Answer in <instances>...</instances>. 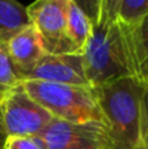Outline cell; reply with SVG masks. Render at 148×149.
Listing matches in <instances>:
<instances>
[{
  "mask_svg": "<svg viewBox=\"0 0 148 149\" xmlns=\"http://www.w3.org/2000/svg\"><path fill=\"white\" fill-rule=\"evenodd\" d=\"M89 7H81L92 22V33L81 56L87 80L93 89L134 74L125 36L108 0L89 3Z\"/></svg>",
  "mask_w": 148,
  "mask_h": 149,
  "instance_id": "obj_1",
  "label": "cell"
},
{
  "mask_svg": "<svg viewBox=\"0 0 148 149\" xmlns=\"http://www.w3.org/2000/svg\"><path fill=\"white\" fill-rule=\"evenodd\" d=\"M144 82L134 76L94 86L108 130L109 149H139L140 101Z\"/></svg>",
  "mask_w": 148,
  "mask_h": 149,
  "instance_id": "obj_2",
  "label": "cell"
},
{
  "mask_svg": "<svg viewBox=\"0 0 148 149\" xmlns=\"http://www.w3.org/2000/svg\"><path fill=\"white\" fill-rule=\"evenodd\" d=\"M21 84L26 93L52 118L71 123H104L96 95L89 88L38 80H22Z\"/></svg>",
  "mask_w": 148,
  "mask_h": 149,
  "instance_id": "obj_3",
  "label": "cell"
},
{
  "mask_svg": "<svg viewBox=\"0 0 148 149\" xmlns=\"http://www.w3.org/2000/svg\"><path fill=\"white\" fill-rule=\"evenodd\" d=\"M51 119L26 93L21 81L0 94V120L7 136H36Z\"/></svg>",
  "mask_w": 148,
  "mask_h": 149,
  "instance_id": "obj_4",
  "label": "cell"
},
{
  "mask_svg": "<svg viewBox=\"0 0 148 149\" xmlns=\"http://www.w3.org/2000/svg\"><path fill=\"white\" fill-rule=\"evenodd\" d=\"M34 137L43 149H109L108 130L101 122L71 123L52 118Z\"/></svg>",
  "mask_w": 148,
  "mask_h": 149,
  "instance_id": "obj_5",
  "label": "cell"
},
{
  "mask_svg": "<svg viewBox=\"0 0 148 149\" xmlns=\"http://www.w3.org/2000/svg\"><path fill=\"white\" fill-rule=\"evenodd\" d=\"M67 0H38L28 5V13L45 54H72L66 36Z\"/></svg>",
  "mask_w": 148,
  "mask_h": 149,
  "instance_id": "obj_6",
  "label": "cell"
},
{
  "mask_svg": "<svg viewBox=\"0 0 148 149\" xmlns=\"http://www.w3.org/2000/svg\"><path fill=\"white\" fill-rule=\"evenodd\" d=\"M25 80H38L92 89L84 72L83 56L76 54H45Z\"/></svg>",
  "mask_w": 148,
  "mask_h": 149,
  "instance_id": "obj_7",
  "label": "cell"
},
{
  "mask_svg": "<svg viewBox=\"0 0 148 149\" xmlns=\"http://www.w3.org/2000/svg\"><path fill=\"white\" fill-rule=\"evenodd\" d=\"M8 55L20 80H25L45 55L41 41L33 25L16 34L5 43Z\"/></svg>",
  "mask_w": 148,
  "mask_h": 149,
  "instance_id": "obj_8",
  "label": "cell"
},
{
  "mask_svg": "<svg viewBox=\"0 0 148 149\" xmlns=\"http://www.w3.org/2000/svg\"><path fill=\"white\" fill-rule=\"evenodd\" d=\"M119 26L125 36L134 77L146 84L148 82V16L135 28L121 24Z\"/></svg>",
  "mask_w": 148,
  "mask_h": 149,
  "instance_id": "obj_9",
  "label": "cell"
},
{
  "mask_svg": "<svg viewBox=\"0 0 148 149\" xmlns=\"http://www.w3.org/2000/svg\"><path fill=\"white\" fill-rule=\"evenodd\" d=\"M92 33V22L79 1L67 0L66 4V36L72 54L81 55Z\"/></svg>",
  "mask_w": 148,
  "mask_h": 149,
  "instance_id": "obj_10",
  "label": "cell"
},
{
  "mask_svg": "<svg viewBox=\"0 0 148 149\" xmlns=\"http://www.w3.org/2000/svg\"><path fill=\"white\" fill-rule=\"evenodd\" d=\"M30 25V16L25 5L15 0H0V43L5 45Z\"/></svg>",
  "mask_w": 148,
  "mask_h": 149,
  "instance_id": "obj_11",
  "label": "cell"
},
{
  "mask_svg": "<svg viewBox=\"0 0 148 149\" xmlns=\"http://www.w3.org/2000/svg\"><path fill=\"white\" fill-rule=\"evenodd\" d=\"M115 20L123 26L135 28L148 16V0H108Z\"/></svg>",
  "mask_w": 148,
  "mask_h": 149,
  "instance_id": "obj_12",
  "label": "cell"
},
{
  "mask_svg": "<svg viewBox=\"0 0 148 149\" xmlns=\"http://www.w3.org/2000/svg\"><path fill=\"white\" fill-rule=\"evenodd\" d=\"M20 81V77L16 73L10 58L8 55L7 47L4 43H0V94L15 86Z\"/></svg>",
  "mask_w": 148,
  "mask_h": 149,
  "instance_id": "obj_13",
  "label": "cell"
},
{
  "mask_svg": "<svg viewBox=\"0 0 148 149\" xmlns=\"http://www.w3.org/2000/svg\"><path fill=\"white\" fill-rule=\"evenodd\" d=\"M139 149H148V82L144 84L140 101V127H139Z\"/></svg>",
  "mask_w": 148,
  "mask_h": 149,
  "instance_id": "obj_14",
  "label": "cell"
},
{
  "mask_svg": "<svg viewBox=\"0 0 148 149\" xmlns=\"http://www.w3.org/2000/svg\"><path fill=\"white\" fill-rule=\"evenodd\" d=\"M4 149H43L34 136H7Z\"/></svg>",
  "mask_w": 148,
  "mask_h": 149,
  "instance_id": "obj_15",
  "label": "cell"
},
{
  "mask_svg": "<svg viewBox=\"0 0 148 149\" xmlns=\"http://www.w3.org/2000/svg\"><path fill=\"white\" fill-rule=\"evenodd\" d=\"M5 139H7V134H5L4 128H3L1 120H0V149H4V143Z\"/></svg>",
  "mask_w": 148,
  "mask_h": 149,
  "instance_id": "obj_16",
  "label": "cell"
}]
</instances>
